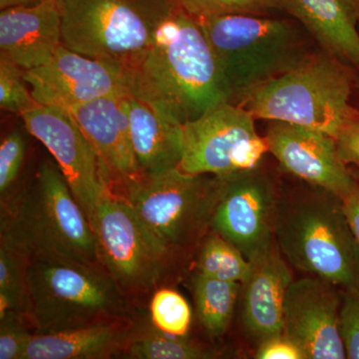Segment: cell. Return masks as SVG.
Returning <instances> with one entry per match:
<instances>
[{
	"label": "cell",
	"instance_id": "5bb4252c",
	"mask_svg": "<svg viewBox=\"0 0 359 359\" xmlns=\"http://www.w3.org/2000/svg\"><path fill=\"white\" fill-rule=\"evenodd\" d=\"M341 301L342 290L318 276L290 283L283 334L301 347L306 359L346 358L340 335Z\"/></svg>",
	"mask_w": 359,
	"mask_h": 359
},
{
	"label": "cell",
	"instance_id": "6da1fadb",
	"mask_svg": "<svg viewBox=\"0 0 359 359\" xmlns=\"http://www.w3.org/2000/svg\"><path fill=\"white\" fill-rule=\"evenodd\" d=\"M132 95L185 125L228 102L218 63L200 23L178 6L133 70Z\"/></svg>",
	"mask_w": 359,
	"mask_h": 359
},
{
	"label": "cell",
	"instance_id": "d6a6232c",
	"mask_svg": "<svg viewBox=\"0 0 359 359\" xmlns=\"http://www.w3.org/2000/svg\"><path fill=\"white\" fill-rule=\"evenodd\" d=\"M335 141L339 157L347 166L359 168V118L347 123Z\"/></svg>",
	"mask_w": 359,
	"mask_h": 359
},
{
	"label": "cell",
	"instance_id": "2e32d148",
	"mask_svg": "<svg viewBox=\"0 0 359 359\" xmlns=\"http://www.w3.org/2000/svg\"><path fill=\"white\" fill-rule=\"evenodd\" d=\"M128 94L113 95L67 110L99 156L111 188H126L142 176L133 147L128 117Z\"/></svg>",
	"mask_w": 359,
	"mask_h": 359
},
{
	"label": "cell",
	"instance_id": "4316f807",
	"mask_svg": "<svg viewBox=\"0 0 359 359\" xmlns=\"http://www.w3.org/2000/svg\"><path fill=\"white\" fill-rule=\"evenodd\" d=\"M174 2L195 18L224 14L275 15L285 13L280 0H174Z\"/></svg>",
	"mask_w": 359,
	"mask_h": 359
},
{
	"label": "cell",
	"instance_id": "30bf717a",
	"mask_svg": "<svg viewBox=\"0 0 359 359\" xmlns=\"http://www.w3.org/2000/svg\"><path fill=\"white\" fill-rule=\"evenodd\" d=\"M256 121L243 106L223 102L186 123L179 169L188 174L226 177L262 166L269 151Z\"/></svg>",
	"mask_w": 359,
	"mask_h": 359
},
{
	"label": "cell",
	"instance_id": "4dcf8cb0",
	"mask_svg": "<svg viewBox=\"0 0 359 359\" xmlns=\"http://www.w3.org/2000/svg\"><path fill=\"white\" fill-rule=\"evenodd\" d=\"M340 335L346 358L359 359V292H342Z\"/></svg>",
	"mask_w": 359,
	"mask_h": 359
},
{
	"label": "cell",
	"instance_id": "5b68a950",
	"mask_svg": "<svg viewBox=\"0 0 359 359\" xmlns=\"http://www.w3.org/2000/svg\"><path fill=\"white\" fill-rule=\"evenodd\" d=\"M359 72L320 47L301 65L273 80L242 104L257 120L282 121L337 138L359 118Z\"/></svg>",
	"mask_w": 359,
	"mask_h": 359
},
{
	"label": "cell",
	"instance_id": "7402d4cb",
	"mask_svg": "<svg viewBox=\"0 0 359 359\" xmlns=\"http://www.w3.org/2000/svg\"><path fill=\"white\" fill-rule=\"evenodd\" d=\"M194 297L201 325L212 337L228 330L242 285L205 278L197 273L193 282Z\"/></svg>",
	"mask_w": 359,
	"mask_h": 359
},
{
	"label": "cell",
	"instance_id": "836d02e7",
	"mask_svg": "<svg viewBox=\"0 0 359 359\" xmlns=\"http://www.w3.org/2000/svg\"><path fill=\"white\" fill-rule=\"evenodd\" d=\"M358 182V181H356ZM344 211L359 245V184L353 187L351 192L341 198Z\"/></svg>",
	"mask_w": 359,
	"mask_h": 359
},
{
	"label": "cell",
	"instance_id": "d6986e66",
	"mask_svg": "<svg viewBox=\"0 0 359 359\" xmlns=\"http://www.w3.org/2000/svg\"><path fill=\"white\" fill-rule=\"evenodd\" d=\"M323 51L359 72V20L347 0H280Z\"/></svg>",
	"mask_w": 359,
	"mask_h": 359
},
{
	"label": "cell",
	"instance_id": "9c48e42d",
	"mask_svg": "<svg viewBox=\"0 0 359 359\" xmlns=\"http://www.w3.org/2000/svg\"><path fill=\"white\" fill-rule=\"evenodd\" d=\"M90 224L101 266L122 290H147L159 282L172 252L153 237L128 201L109 191Z\"/></svg>",
	"mask_w": 359,
	"mask_h": 359
},
{
	"label": "cell",
	"instance_id": "1f68e13d",
	"mask_svg": "<svg viewBox=\"0 0 359 359\" xmlns=\"http://www.w3.org/2000/svg\"><path fill=\"white\" fill-rule=\"evenodd\" d=\"M257 359H306L301 347L285 334L275 335L259 342Z\"/></svg>",
	"mask_w": 359,
	"mask_h": 359
},
{
	"label": "cell",
	"instance_id": "7c38bea8",
	"mask_svg": "<svg viewBox=\"0 0 359 359\" xmlns=\"http://www.w3.org/2000/svg\"><path fill=\"white\" fill-rule=\"evenodd\" d=\"M25 79L39 105L69 110L104 97L131 94L133 71L62 44L46 65L25 70Z\"/></svg>",
	"mask_w": 359,
	"mask_h": 359
},
{
	"label": "cell",
	"instance_id": "74e56055",
	"mask_svg": "<svg viewBox=\"0 0 359 359\" xmlns=\"http://www.w3.org/2000/svg\"><path fill=\"white\" fill-rule=\"evenodd\" d=\"M355 105L358 106V107L359 108V86H358V92H356V95H355Z\"/></svg>",
	"mask_w": 359,
	"mask_h": 359
},
{
	"label": "cell",
	"instance_id": "d4e9b609",
	"mask_svg": "<svg viewBox=\"0 0 359 359\" xmlns=\"http://www.w3.org/2000/svg\"><path fill=\"white\" fill-rule=\"evenodd\" d=\"M29 259L1 237L0 241V318L11 311L23 313L26 271Z\"/></svg>",
	"mask_w": 359,
	"mask_h": 359
},
{
	"label": "cell",
	"instance_id": "603a6c76",
	"mask_svg": "<svg viewBox=\"0 0 359 359\" xmlns=\"http://www.w3.org/2000/svg\"><path fill=\"white\" fill-rule=\"evenodd\" d=\"M197 269L205 278L242 285L249 275L250 261L235 245L215 233L201 249Z\"/></svg>",
	"mask_w": 359,
	"mask_h": 359
},
{
	"label": "cell",
	"instance_id": "f1b7e54d",
	"mask_svg": "<svg viewBox=\"0 0 359 359\" xmlns=\"http://www.w3.org/2000/svg\"><path fill=\"white\" fill-rule=\"evenodd\" d=\"M27 150L25 135L20 129L9 132L0 144V196L1 203L13 195L20 179Z\"/></svg>",
	"mask_w": 359,
	"mask_h": 359
},
{
	"label": "cell",
	"instance_id": "e0dca14e",
	"mask_svg": "<svg viewBox=\"0 0 359 359\" xmlns=\"http://www.w3.org/2000/svg\"><path fill=\"white\" fill-rule=\"evenodd\" d=\"M275 245L250 261L249 275L242 283V321L257 344L283 334L285 302L292 271Z\"/></svg>",
	"mask_w": 359,
	"mask_h": 359
},
{
	"label": "cell",
	"instance_id": "ffe728a7",
	"mask_svg": "<svg viewBox=\"0 0 359 359\" xmlns=\"http://www.w3.org/2000/svg\"><path fill=\"white\" fill-rule=\"evenodd\" d=\"M130 136L142 176L176 169L185 147L184 124L128 94Z\"/></svg>",
	"mask_w": 359,
	"mask_h": 359
},
{
	"label": "cell",
	"instance_id": "277c9868",
	"mask_svg": "<svg viewBox=\"0 0 359 359\" xmlns=\"http://www.w3.org/2000/svg\"><path fill=\"white\" fill-rule=\"evenodd\" d=\"M1 237L29 261L101 266L91 224L55 161L42 162L34 182L11 202L2 217Z\"/></svg>",
	"mask_w": 359,
	"mask_h": 359
},
{
	"label": "cell",
	"instance_id": "cb8c5ba5",
	"mask_svg": "<svg viewBox=\"0 0 359 359\" xmlns=\"http://www.w3.org/2000/svg\"><path fill=\"white\" fill-rule=\"evenodd\" d=\"M126 356L135 359H207L214 358V354L186 337L167 334L155 327L130 340Z\"/></svg>",
	"mask_w": 359,
	"mask_h": 359
},
{
	"label": "cell",
	"instance_id": "8fae6325",
	"mask_svg": "<svg viewBox=\"0 0 359 359\" xmlns=\"http://www.w3.org/2000/svg\"><path fill=\"white\" fill-rule=\"evenodd\" d=\"M26 131L50 152L89 222L112 191L95 149L67 110L37 105L20 116Z\"/></svg>",
	"mask_w": 359,
	"mask_h": 359
},
{
	"label": "cell",
	"instance_id": "8d00e7d4",
	"mask_svg": "<svg viewBox=\"0 0 359 359\" xmlns=\"http://www.w3.org/2000/svg\"><path fill=\"white\" fill-rule=\"evenodd\" d=\"M351 6H353V8L355 9L356 13H358V20H359V0H347Z\"/></svg>",
	"mask_w": 359,
	"mask_h": 359
},
{
	"label": "cell",
	"instance_id": "52a82bcc",
	"mask_svg": "<svg viewBox=\"0 0 359 359\" xmlns=\"http://www.w3.org/2000/svg\"><path fill=\"white\" fill-rule=\"evenodd\" d=\"M62 44L133 71L152 45L174 0H56Z\"/></svg>",
	"mask_w": 359,
	"mask_h": 359
},
{
	"label": "cell",
	"instance_id": "4fadbf2b",
	"mask_svg": "<svg viewBox=\"0 0 359 359\" xmlns=\"http://www.w3.org/2000/svg\"><path fill=\"white\" fill-rule=\"evenodd\" d=\"M223 179L211 228L252 261L273 245L280 193L262 166Z\"/></svg>",
	"mask_w": 359,
	"mask_h": 359
},
{
	"label": "cell",
	"instance_id": "3957f363",
	"mask_svg": "<svg viewBox=\"0 0 359 359\" xmlns=\"http://www.w3.org/2000/svg\"><path fill=\"white\" fill-rule=\"evenodd\" d=\"M275 242L290 266L359 292V245L339 196L304 182L278 194Z\"/></svg>",
	"mask_w": 359,
	"mask_h": 359
},
{
	"label": "cell",
	"instance_id": "d590c367",
	"mask_svg": "<svg viewBox=\"0 0 359 359\" xmlns=\"http://www.w3.org/2000/svg\"><path fill=\"white\" fill-rule=\"evenodd\" d=\"M351 170V174L353 175L354 179L358 182L359 184V168L355 166H348Z\"/></svg>",
	"mask_w": 359,
	"mask_h": 359
},
{
	"label": "cell",
	"instance_id": "484cf974",
	"mask_svg": "<svg viewBox=\"0 0 359 359\" xmlns=\"http://www.w3.org/2000/svg\"><path fill=\"white\" fill-rule=\"evenodd\" d=\"M150 313L153 325L161 332L186 337L190 330L192 311L185 297L176 290H158L151 301Z\"/></svg>",
	"mask_w": 359,
	"mask_h": 359
},
{
	"label": "cell",
	"instance_id": "9a60e30c",
	"mask_svg": "<svg viewBox=\"0 0 359 359\" xmlns=\"http://www.w3.org/2000/svg\"><path fill=\"white\" fill-rule=\"evenodd\" d=\"M269 154L283 172L342 198L356 180L339 157L337 141L327 133L282 121H266Z\"/></svg>",
	"mask_w": 359,
	"mask_h": 359
},
{
	"label": "cell",
	"instance_id": "ba28073f",
	"mask_svg": "<svg viewBox=\"0 0 359 359\" xmlns=\"http://www.w3.org/2000/svg\"><path fill=\"white\" fill-rule=\"evenodd\" d=\"M223 187V177L176 168L141 176L124 189V198L153 237L173 252L192 245L211 228Z\"/></svg>",
	"mask_w": 359,
	"mask_h": 359
},
{
	"label": "cell",
	"instance_id": "7a4b0ae2",
	"mask_svg": "<svg viewBox=\"0 0 359 359\" xmlns=\"http://www.w3.org/2000/svg\"><path fill=\"white\" fill-rule=\"evenodd\" d=\"M196 20L214 52L228 102L236 105L301 65L318 47L301 23L285 13Z\"/></svg>",
	"mask_w": 359,
	"mask_h": 359
},
{
	"label": "cell",
	"instance_id": "ac0fdd59",
	"mask_svg": "<svg viewBox=\"0 0 359 359\" xmlns=\"http://www.w3.org/2000/svg\"><path fill=\"white\" fill-rule=\"evenodd\" d=\"M62 45L56 0L0 11V54L23 70L46 65Z\"/></svg>",
	"mask_w": 359,
	"mask_h": 359
},
{
	"label": "cell",
	"instance_id": "8992f818",
	"mask_svg": "<svg viewBox=\"0 0 359 359\" xmlns=\"http://www.w3.org/2000/svg\"><path fill=\"white\" fill-rule=\"evenodd\" d=\"M122 290L101 266L33 259L26 271L23 313L36 334L126 320Z\"/></svg>",
	"mask_w": 359,
	"mask_h": 359
},
{
	"label": "cell",
	"instance_id": "f546056e",
	"mask_svg": "<svg viewBox=\"0 0 359 359\" xmlns=\"http://www.w3.org/2000/svg\"><path fill=\"white\" fill-rule=\"evenodd\" d=\"M25 313L11 311L0 318V359H22L32 334L25 323Z\"/></svg>",
	"mask_w": 359,
	"mask_h": 359
},
{
	"label": "cell",
	"instance_id": "e575fe53",
	"mask_svg": "<svg viewBox=\"0 0 359 359\" xmlns=\"http://www.w3.org/2000/svg\"><path fill=\"white\" fill-rule=\"evenodd\" d=\"M45 0H0V9L14 6H32L41 4Z\"/></svg>",
	"mask_w": 359,
	"mask_h": 359
},
{
	"label": "cell",
	"instance_id": "44dd1931",
	"mask_svg": "<svg viewBox=\"0 0 359 359\" xmlns=\"http://www.w3.org/2000/svg\"><path fill=\"white\" fill-rule=\"evenodd\" d=\"M132 328L126 320L96 323L65 332L35 334L22 359L109 358L129 344Z\"/></svg>",
	"mask_w": 359,
	"mask_h": 359
},
{
	"label": "cell",
	"instance_id": "83f0119b",
	"mask_svg": "<svg viewBox=\"0 0 359 359\" xmlns=\"http://www.w3.org/2000/svg\"><path fill=\"white\" fill-rule=\"evenodd\" d=\"M27 86L25 70L0 54V108L21 116L39 105Z\"/></svg>",
	"mask_w": 359,
	"mask_h": 359
}]
</instances>
